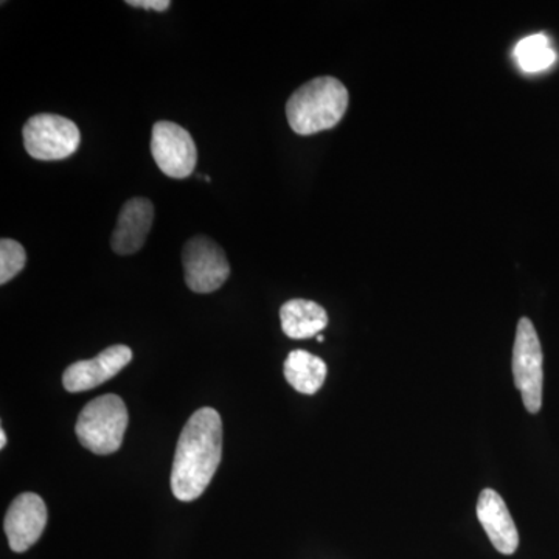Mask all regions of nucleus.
Wrapping results in <instances>:
<instances>
[{
	"instance_id": "f257e3e1",
	"label": "nucleus",
	"mask_w": 559,
	"mask_h": 559,
	"mask_svg": "<svg viewBox=\"0 0 559 559\" xmlns=\"http://www.w3.org/2000/svg\"><path fill=\"white\" fill-rule=\"evenodd\" d=\"M223 455V421L218 412L202 407L180 432L171 469V491L182 502L200 498L215 476Z\"/></svg>"
},
{
	"instance_id": "f03ea898",
	"label": "nucleus",
	"mask_w": 559,
	"mask_h": 559,
	"mask_svg": "<svg viewBox=\"0 0 559 559\" xmlns=\"http://www.w3.org/2000/svg\"><path fill=\"white\" fill-rule=\"evenodd\" d=\"M348 100L347 87L333 76L308 81L286 103L290 130L299 135L331 130L347 112Z\"/></svg>"
},
{
	"instance_id": "7ed1b4c3",
	"label": "nucleus",
	"mask_w": 559,
	"mask_h": 559,
	"mask_svg": "<svg viewBox=\"0 0 559 559\" xmlns=\"http://www.w3.org/2000/svg\"><path fill=\"white\" fill-rule=\"evenodd\" d=\"M130 423L127 406L119 395L108 393L91 401L76 421V437L86 450L110 455L120 450Z\"/></svg>"
},
{
	"instance_id": "20e7f679",
	"label": "nucleus",
	"mask_w": 559,
	"mask_h": 559,
	"mask_svg": "<svg viewBox=\"0 0 559 559\" xmlns=\"http://www.w3.org/2000/svg\"><path fill=\"white\" fill-rule=\"evenodd\" d=\"M543 348L535 325L532 320L522 318L518 323L511 370L514 385L520 390L525 409L530 414H538L543 407Z\"/></svg>"
},
{
	"instance_id": "39448f33",
	"label": "nucleus",
	"mask_w": 559,
	"mask_h": 559,
	"mask_svg": "<svg viewBox=\"0 0 559 559\" xmlns=\"http://www.w3.org/2000/svg\"><path fill=\"white\" fill-rule=\"evenodd\" d=\"M24 146L33 159L64 160L80 148L81 132L75 121L55 114H38L22 130Z\"/></svg>"
},
{
	"instance_id": "423d86ee",
	"label": "nucleus",
	"mask_w": 559,
	"mask_h": 559,
	"mask_svg": "<svg viewBox=\"0 0 559 559\" xmlns=\"http://www.w3.org/2000/svg\"><path fill=\"white\" fill-rule=\"evenodd\" d=\"M182 264L187 286L197 294L215 293L230 275V264L223 248L204 235L186 242Z\"/></svg>"
},
{
	"instance_id": "0eeeda50",
	"label": "nucleus",
	"mask_w": 559,
	"mask_h": 559,
	"mask_svg": "<svg viewBox=\"0 0 559 559\" xmlns=\"http://www.w3.org/2000/svg\"><path fill=\"white\" fill-rule=\"evenodd\" d=\"M151 153L157 167L168 178L187 179L197 167V143L189 131L173 121L162 120L154 124Z\"/></svg>"
},
{
	"instance_id": "6e6552de",
	"label": "nucleus",
	"mask_w": 559,
	"mask_h": 559,
	"mask_svg": "<svg viewBox=\"0 0 559 559\" xmlns=\"http://www.w3.org/2000/svg\"><path fill=\"white\" fill-rule=\"evenodd\" d=\"M47 525V507L35 492H24L11 502L5 516L10 549L24 554L38 543Z\"/></svg>"
},
{
	"instance_id": "1a4fd4ad",
	"label": "nucleus",
	"mask_w": 559,
	"mask_h": 559,
	"mask_svg": "<svg viewBox=\"0 0 559 559\" xmlns=\"http://www.w3.org/2000/svg\"><path fill=\"white\" fill-rule=\"evenodd\" d=\"M132 360V349L127 345H112L103 349L97 358L72 364L62 374V384L70 393L86 392L112 380Z\"/></svg>"
},
{
	"instance_id": "9d476101",
	"label": "nucleus",
	"mask_w": 559,
	"mask_h": 559,
	"mask_svg": "<svg viewBox=\"0 0 559 559\" xmlns=\"http://www.w3.org/2000/svg\"><path fill=\"white\" fill-rule=\"evenodd\" d=\"M154 223V205L146 198L124 202L110 237V248L117 255H132L145 246Z\"/></svg>"
},
{
	"instance_id": "9b49d317",
	"label": "nucleus",
	"mask_w": 559,
	"mask_h": 559,
	"mask_svg": "<svg viewBox=\"0 0 559 559\" xmlns=\"http://www.w3.org/2000/svg\"><path fill=\"white\" fill-rule=\"evenodd\" d=\"M477 518L487 532L496 550L503 555H513L520 547V533L506 500L498 491L485 488L477 500Z\"/></svg>"
},
{
	"instance_id": "f8f14e48",
	"label": "nucleus",
	"mask_w": 559,
	"mask_h": 559,
	"mask_svg": "<svg viewBox=\"0 0 559 559\" xmlns=\"http://www.w3.org/2000/svg\"><path fill=\"white\" fill-rule=\"evenodd\" d=\"M280 322L290 340H310L329 325V314L316 301L294 299L280 308Z\"/></svg>"
},
{
	"instance_id": "ddd939ff",
	"label": "nucleus",
	"mask_w": 559,
	"mask_h": 559,
	"mask_svg": "<svg viewBox=\"0 0 559 559\" xmlns=\"http://www.w3.org/2000/svg\"><path fill=\"white\" fill-rule=\"evenodd\" d=\"M283 373L290 388L304 395H314L325 382L326 364L305 349H294L285 360Z\"/></svg>"
},
{
	"instance_id": "4468645a",
	"label": "nucleus",
	"mask_w": 559,
	"mask_h": 559,
	"mask_svg": "<svg viewBox=\"0 0 559 559\" xmlns=\"http://www.w3.org/2000/svg\"><path fill=\"white\" fill-rule=\"evenodd\" d=\"M518 64L524 72L535 73L549 69L557 61V53L551 49L546 35H532L521 40L514 50Z\"/></svg>"
},
{
	"instance_id": "2eb2a0df",
	"label": "nucleus",
	"mask_w": 559,
	"mask_h": 559,
	"mask_svg": "<svg viewBox=\"0 0 559 559\" xmlns=\"http://www.w3.org/2000/svg\"><path fill=\"white\" fill-rule=\"evenodd\" d=\"M27 263V253L21 242L3 238L0 241V285H7L21 274Z\"/></svg>"
},
{
	"instance_id": "dca6fc26",
	"label": "nucleus",
	"mask_w": 559,
	"mask_h": 559,
	"mask_svg": "<svg viewBox=\"0 0 559 559\" xmlns=\"http://www.w3.org/2000/svg\"><path fill=\"white\" fill-rule=\"evenodd\" d=\"M128 5L132 9L167 11L170 9V0H128Z\"/></svg>"
},
{
	"instance_id": "f3484780",
	"label": "nucleus",
	"mask_w": 559,
	"mask_h": 559,
	"mask_svg": "<svg viewBox=\"0 0 559 559\" xmlns=\"http://www.w3.org/2000/svg\"><path fill=\"white\" fill-rule=\"evenodd\" d=\"M7 447V436H5V430L3 429H0V448H5Z\"/></svg>"
},
{
	"instance_id": "a211bd4d",
	"label": "nucleus",
	"mask_w": 559,
	"mask_h": 559,
	"mask_svg": "<svg viewBox=\"0 0 559 559\" xmlns=\"http://www.w3.org/2000/svg\"><path fill=\"white\" fill-rule=\"evenodd\" d=\"M318 341H319V342H323V341H325V337H323V336H322V334H319V336H318Z\"/></svg>"
}]
</instances>
